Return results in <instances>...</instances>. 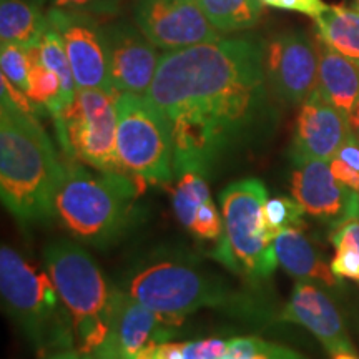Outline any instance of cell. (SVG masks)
Masks as SVG:
<instances>
[{
    "instance_id": "cell-20",
    "label": "cell",
    "mask_w": 359,
    "mask_h": 359,
    "mask_svg": "<svg viewBox=\"0 0 359 359\" xmlns=\"http://www.w3.org/2000/svg\"><path fill=\"white\" fill-rule=\"evenodd\" d=\"M42 6L29 0L0 2V40L2 45H19L22 48L39 47L43 34L50 27L48 13Z\"/></svg>"
},
{
    "instance_id": "cell-25",
    "label": "cell",
    "mask_w": 359,
    "mask_h": 359,
    "mask_svg": "<svg viewBox=\"0 0 359 359\" xmlns=\"http://www.w3.org/2000/svg\"><path fill=\"white\" fill-rule=\"evenodd\" d=\"M212 200L205 175L200 172H185L178 175L177 187L172 191V203L178 222L191 231L200 206Z\"/></svg>"
},
{
    "instance_id": "cell-26",
    "label": "cell",
    "mask_w": 359,
    "mask_h": 359,
    "mask_svg": "<svg viewBox=\"0 0 359 359\" xmlns=\"http://www.w3.org/2000/svg\"><path fill=\"white\" fill-rule=\"evenodd\" d=\"M39 52H40V62L55 72L60 77L62 82V107L70 105L72 100L75 98L77 93V83H75L74 72H72L70 60L67 57L65 45L62 42V37L58 32L50 25L47 29V32L43 34L42 40L39 43Z\"/></svg>"
},
{
    "instance_id": "cell-1",
    "label": "cell",
    "mask_w": 359,
    "mask_h": 359,
    "mask_svg": "<svg viewBox=\"0 0 359 359\" xmlns=\"http://www.w3.org/2000/svg\"><path fill=\"white\" fill-rule=\"evenodd\" d=\"M258 37L219 39L160 58L147 98L167 120L175 175H206L271 127V93Z\"/></svg>"
},
{
    "instance_id": "cell-34",
    "label": "cell",
    "mask_w": 359,
    "mask_h": 359,
    "mask_svg": "<svg viewBox=\"0 0 359 359\" xmlns=\"http://www.w3.org/2000/svg\"><path fill=\"white\" fill-rule=\"evenodd\" d=\"M330 167H331V172H333L336 180H339L343 185H346L348 188H351V190L359 193V172L358 170L349 167L348 163H344V161L336 158V156L330 161Z\"/></svg>"
},
{
    "instance_id": "cell-33",
    "label": "cell",
    "mask_w": 359,
    "mask_h": 359,
    "mask_svg": "<svg viewBox=\"0 0 359 359\" xmlns=\"http://www.w3.org/2000/svg\"><path fill=\"white\" fill-rule=\"evenodd\" d=\"M278 8L299 12L316 19L321 13H325L330 8V6H326L323 0H278Z\"/></svg>"
},
{
    "instance_id": "cell-36",
    "label": "cell",
    "mask_w": 359,
    "mask_h": 359,
    "mask_svg": "<svg viewBox=\"0 0 359 359\" xmlns=\"http://www.w3.org/2000/svg\"><path fill=\"white\" fill-rule=\"evenodd\" d=\"M185 358V343H160L156 348L155 359H183Z\"/></svg>"
},
{
    "instance_id": "cell-23",
    "label": "cell",
    "mask_w": 359,
    "mask_h": 359,
    "mask_svg": "<svg viewBox=\"0 0 359 359\" xmlns=\"http://www.w3.org/2000/svg\"><path fill=\"white\" fill-rule=\"evenodd\" d=\"M330 241L336 250L330 264L334 276L359 281V208L333 224Z\"/></svg>"
},
{
    "instance_id": "cell-42",
    "label": "cell",
    "mask_w": 359,
    "mask_h": 359,
    "mask_svg": "<svg viewBox=\"0 0 359 359\" xmlns=\"http://www.w3.org/2000/svg\"><path fill=\"white\" fill-rule=\"evenodd\" d=\"M223 359H245V358H228V356H224Z\"/></svg>"
},
{
    "instance_id": "cell-14",
    "label": "cell",
    "mask_w": 359,
    "mask_h": 359,
    "mask_svg": "<svg viewBox=\"0 0 359 359\" xmlns=\"http://www.w3.org/2000/svg\"><path fill=\"white\" fill-rule=\"evenodd\" d=\"M351 133L349 116L314 88L296 118L291 158L294 165L306 160L331 161Z\"/></svg>"
},
{
    "instance_id": "cell-2",
    "label": "cell",
    "mask_w": 359,
    "mask_h": 359,
    "mask_svg": "<svg viewBox=\"0 0 359 359\" xmlns=\"http://www.w3.org/2000/svg\"><path fill=\"white\" fill-rule=\"evenodd\" d=\"M0 196L20 223L50 222L65 170L42 125L0 95Z\"/></svg>"
},
{
    "instance_id": "cell-4",
    "label": "cell",
    "mask_w": 359,
    "mask_h": 359,
    "mask_svg": "<svg viewBox=\"0 0 359 359\" xmlns=\"http://www.w3.org/2000/svg\"><path fill=\"white\" fill-rule=\"evenodd\" d=\"M137 193L127 173L95 175L70 161L57 191V217L77 240L100 248L125 230Z\"/></svg>"
},
{
    "instance_id": "cell-6",
    "label": "cell",
    "mask_w": 359,
    "mask_h": 359,
    "mask_svg": "<svg viewBox=\"0 0 359 359\" xmlns=\"http://www.w3.org/2000/svg\"><path fill=\"white\" fill-rule=\"evenodd\" d=\"M127 293L172 327L201 308L248 311V306L240 303L241 296L228 290L222 280L182 259L160 258L137 269L130 276Z\"/></svg>"
},
{
    "instance_id": "cell-16",
    "label": "cell",
    "mask_w": 359,
    "mask_h": 359,
    "mask_svg": "<svg viewBox=\"0 0 359 359\" xmlns=\"http://www.w3.org/2000/svg\"><path fill=\"white\" fill-rule=\"evenodd\" d=\"M173 334V327L163 325L158 314L133 299L127 291L118 290L109 336L92 354V359H133L138 349L154 336L167 341Z\"/></svg>"
},
{
    "instance_id": "cell-31",
    "label": "cell",
    "mask_w": 359,
    "mask_h": 359,
    "mask_svg": "<svg viewBox=\"0 0 359 359\" xmlns=\"http://www.w3.org/2000/svg\"><path fill=\"white\" fill-rule=\"evenodd\" d=\"M223 231V217H219L213 200H208L206 203L200 206L198 213H196L195 223H193L191 233L203 238V240H219Z\"/></svg>"
},
{
    "instance_id": "cell-35",
    "label": "cell",
    "mask_w": 359,
    "mask_h": 359,
    "mask_svg": "<svg viewBox=\"0 0 359 359\" xmlns=\"http://www.w3.org/2000/svg\"><path fill=\"white\" fill-rule=\"evenodd\" d=\"M336 158L344 161V163H348L349 167H353L359 172V138L356 133L353 132L349 135L348 140L343 143V147L336 154Z\"/></svg>"
},
{
    "instance_id": "cell-3",
    "label": "cell",
    "mask_w": 359,
    "mask_h": 359,
    "mask_svg": "<svg viewBox=\"0 0 359 359\" xmlns=\"http://www.w3.org/2000/svg\"><path fill=\"white\" fill-rule=\"evenodd\" d=\"M0 294L8 318L42 358L75 346L74 320L50 275L7 245L0 248Z\"/></svg>"
},
{
    "instance_id": "cell-43",
    "label": "cell",
    "mask_w": 359,
    "mask_h": 359,
    "mask_svg": "<svg viewBox=\"0 0 359 359\" xmlns=\"http://www.w3.org/2000/svg\"><path fill=\"white\" fill-rule=\"evenodd\" d=\"M358 8H359V7H358Z\"/></svg>"
},
{
    "instance_id": "cell-24",
    "label": "cell",
    "mask_w": 359,
    "mask_h": 359,
    "mask_svg": "<svg viewBox=\"0 0 359 359\" xmlns=\"http://www.w3.org/2000/svg\"><path fill=\"white\" fill-rule=\"evenodd\" d=\"M29 90L27 95L32 100L39 109L48 111L52 116H55L64 110L62 107V82L60 77L55 72L47 69L42 62H40L39 47L29 48Z\"/></svg>"
},
{
    "instance_id": "cell-28",
    "label": "cell",
    "mask_w": 359,
    "mask_h": 359,
    "mask_svg": "<svg viewBox=\"0 0 359 359\" xmlns=\"http://www.w3.org/2000/svg\"><path fill=\"white\" fill-rule=\"evenodd\" d=\"M228 358L245 359H308L293 349L258 338L228 339Z\"/></svg>"
},
{
    "instance_id": "cell-12",
    "label": "cell",
    "mask_w": 359,
    "mask_h": 359,
    "mask_svg": "<svg viewBox=\"0 0 359 359\" xmlns=\"http://www.w3.org/2000/svg\"><path fill=\"white\" fill-rule=\"evenodd\" d=\"M133 22L165 52L223 39L195 0H135Z\"/></svg>"
},
{
    "instance_id": "cell-7",
    "label": "cell",
    "mask_w": 359,
    "mask_h": 359,
    "mask_svg": "<svg viewBox=\"0 0 359 359\" xmlns=\"http://www.w3.org/2000/svg\"><path fill=\"white\" fill-rule=\"evenodd\" d=\"M224 231L213 257L250 280H264L275 271V238L264 222L266 188L257 178L228 185L219 195Z\"/></svg>"
},
{
    "instance_id": "cell-15",
    "label": "cell",
    "mask_w": 359,
    "mask_h": 359,
    "mask_svg": "<svg viewBox=\"0 0 359 359\" xmlns=\"http://www.w3.org/2000/svg\"><path fill=\"white\" fill-rule=\"evenodd\" d=\"M291 193L304 213L334 224L359 208V193L336 180L330 161L325 160L296 163L291 177Z\"/></svg>"
},
{
    "instance_id": "cell-18",
    "label": "cell",
    "mask_w": 359,
    "mask_h": 359,
    "mask_svg": "<svg viewBox=\"0 0 359 359\" xmlns=\"http://www.w3.org/2000/svg\"><path fill=\"white\" fill-rule=\"evenodd\" d=\"M318 83L316 90L349 116L359 102V65L348 60L318 37Z\"/></svg>"
},
{
    "instance_id": "cell-11",
    "label": "cell",
    "mask_w": 359,
    "mask_h": 359,
    "mask_svg": "<svg viewBox=\"0 0 359 359\" xmlns=\"http://www.w3.org/2000/svg\"><path fill=\"white\" fill-rule=\"evenodd\" d=\"M47 13L65 45L77 88H95L118 95L111 83L105 35L98 17L53 7Z\"/></svg>"
},
{
    "instance_id": "cell-40",
    "label": "cell",
    "mask_w": 359,
    "mask_h": 359,
    "mask_svg": "<svg viewBox=\"0 0 359 359\" xmlns=\"http://www.w3.org/2000/svg\"><path fill=\"white\" fill-rule=\"evenodd\" d=\"M263 4L269 7H278V0H263Z\"/></svg>"
},
{
    "instance_id": "cell-29",
    "label": "cell",
    "mask_w": 359,
    "mask_h": 359,
    "mask_svg": "<svg viewBox=\"0 0 359 359\" xmlns=\"http://www.w3.org/2000/svg\"><path fill=\"white\" fill-rule=\"evenodd\" d=\"M0 65H2V75L27 93L29 90V52L19 45H2L0 47Z\"/></svg>"
},
{
    "instance_id": "cell-5",
    "label": "cell",
    "mask_w": 359,
    "mask_h": 359,
    "mask_svg": "<svg viewBox=\"0 0 359 359\" xmlns=\"http://www.w3.org/2000/svg\"><path fill=\"white\" fill-rule=\"evenodd\" d=\"M45 266L74 320L75 348L92 356L110 331L118 288L109 285L82 245L55 240L43 250Z\"/></svg>"
},
{
    "instance_id": "cell-39",
    "label": "cell",
    "mask_w": 359,
    "mask_h": 359,
    "mask_svg": "<svg viewBox=\"0 0 359 359\" xmlns=\"http://www.w3.org/2000/svg\"><path fill=\"white\" fill-rule=\"evenodd\" d=\"M333 359H359V358L354 356V353H339L336 354Z\"/></svg>"
},
{
    "instance_id": "cell-27",
    "label": "cell",
    "mask_w": 359,
    "mask_h": 359,
    "mask_svg": "<svg viewBox=\"0 0 359 359\" xmlns=\"http://www.w3.org/2000/svg\"><path fill=\"white\" fill-rule=\"evenodd\" d=\"M263 213L266 228L273 238H276L278 233L286 230V228H304V210L294 198L291 200L285 198V196H278V198L268 200L264 203Z\"/></svg>"
},
{
    "instance_id": "cell-32",
    "label": "cell",
    "mask_w": 359,
    "mask_h": 359,
    "mask_svg": "<svg viewBox=\"0 0 359 359\" xmlns=\"http://www.w3.org/2000/svg\"><path fill=\"white\" fill-rule=\"evenodd\" d=\"M228 353V341L212 338L185 343L183 359H223Z\"/></svg>"
},
{
    "instance_id": "cell-9",
    "label": "cell",
    "mask_w": 359,
    "mask_h": 359,
    "mask_svg": "<svg viewBox=\"0 0 359 359\" xmlns=\"http://www.w3.org/2000/svg\"><path fill=\"white\" fill-rule=\"evenodd\" d=\"M116 97L103 90L79 88L70 105L53 116L58 142L70 160L98 172L127 173L116 151Z\"/></svg>"
},
{
    "instance_id": "cell-41",
    "label": "cell",
    "mask_w": 359,
    "mask_h": 359,
    "mask_svg": "<svg viewBox=\"0 0 359 359\" xmlns=\"http://www.w3.org/2000/svg\"><path fill=\"white\" fill-rule=\"evenodd\" d=\"M29 2H34V4H37V6H45V4L47 2H50V0H29Z\"/></svg>"
},
{
    "instance_id": "cell-30",
    "label": "cell",
    "mask_w": 359,
    "mask_h": 359,
    "mask_svg": "<svg viewBox=\"0 0 359 359\" xmlns=\"http://www.w3.org/2000/svg\"><path fill=\"white\" fill-rule=\"evenodd\" d=\"M123 0H50V7L83 12L95 17H114L122 11Z\"/></svg>"
},
{
    "instance_id": "cell-8",
    "label": "cell",
    "mask_w": 359,
    "mask_h": 359,
    "mask_svg": "<svg viewBox=\"0 0 359 359\" xmlns=\"http://www.w3.org/2000/svg\"><path fill=\"white\" fill-rule=\"evenodd\" d=\"M116 151L127 173L148 183H170L175 177L173 138L165 116L147 95L116 97Z\"/></svg>"
},
{
    "instance_id": "cell-17",
    "label": "cell",
    "mask_w": 359,
    "mask_h": 359,
    "mask_svg": "<svg viewBox=\"0 0 359 359\" xmlns=\"http://www.w3.org/2000/svg\"><path fill=\"white\" fill-rule=\"evenodd\" d=\"M280 320L306 327L333 356L339 353H354L343 318L333 302L306 281L296 283Z\"/></svg>"
},
{
    "instance_id": "cell-22",
    "label": "cell",
    "mask_w": 359,
    "mask_h": 359,
    "mask_svg": "<svg viewBox=\"0 0 359 359\" xmlns=\"http://www.w3.org/2000/svg\"><path fill=\"white\" fill-rule=\"evenodd\" d=\"M219 34L253 29L263 15V0H195Z\"/></svg>"
},
{
    "instance_id": "cell-19",
    "label": "cell",
    "mask_w": 359,
    "mask_h": 359,
    "mask_svg": "<svg viewBox=\"0 0 359 359\" xmlns=\"http://www.w3.org/2000/svg\"><path fill=\"white\" fill-rule=\"evenodd\" d=\"M275 253L278 264L299 281H320L326 286L336 285L331 266L323 262L302 228H286L275 238Z\"/></svg>"
},
{
    "instance_id": "cell-38",
    "label": "cell",
    "mask_w": 359,
    "mask_h": 359,
    "mask_svg": "<svg viewBox=\"0 0 359 359\" xmlns=\"http://www.w3.org/2000/svg\"><path fill=\"white\" fill-rule=\"evenodd\" d=\"M349 123H351L353 132L356 133L359 138V102L356 103V107H354L351 114H349Z\"/></svg>"
},
{
    "instance_id": "cell-13",
    "label": "cell",
    "mask_w": 359,
    "mask_h": 359,
    "mask_svg": "<svg viewBox=\"0 0 359 359\" xmlns=\"http://www.w3.org/2000/svg\"><path fill=\"white\" fill-rule=\"evenodd\" d=\"M109 69L115 92L147 95L154 82L161 55L137 25L111 20L103 25Z\"/></svg>"
},
{
    "instance_id": "cell-37",
    "label": "cell",
    "mask_w": 359,
    "mask_h": 359,
    "mask_svg": "<svg viewBox=\"0 0 359 359\" xmlns=\"http://www.w3.org/2000/svg\"><path fill=\"white\" fill-rule=\"evenodd\" d=\"M42 359H92V356L79 353L77 349H75V351L74 349H65V351H57V353L47 354V356H43Z\"/></svg>"
},
{
    "instance_id": "cell-21",
    "label": "cell",
    "mask_w": 359,
    "mask_h": 359,
    "mask_svg": "<svg viewBox=\"0 0 359 359\" xmlns=\"http://www.w3.org/2000/svg\"><path fill=\"white\" fill-rule=\"evenodd\" d=\"M314 22L323 42L359 65V8L333 6Z\"/></svg>"
},
{
    "instance_id": "cell-10",
    "label": "cell",
    "mask_w": 359,
    "mask_h": 359,
    "mask_svg": "<svg viewBox=\"0 0 359 359\" xmlns=\"http://www.w3.org/2000/svg\"><path fill=\"white\" fill-rule=\"evenodd\" d=\"M318 45L302 30L278 34L264 43V79L283 105H302L318 83Z\"/></svg>"
}]
</instances>
